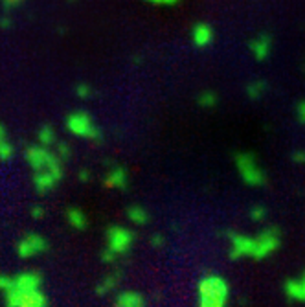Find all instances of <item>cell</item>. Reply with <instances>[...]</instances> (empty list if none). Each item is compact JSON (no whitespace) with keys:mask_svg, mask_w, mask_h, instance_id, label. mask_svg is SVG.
<instances>
[{"mask_svg":"<svg viewBox=\"0 0 305 307\" xmlns=\"http://www.w3.org/2000/svg\"><path fill=\"white\" fill-rule=\"evenodd\" d=\"M24 158L33 171V186L39 195H46L61 182L63 179V162L54 151L42 146H28L24 151Z\"/></svg>","mask_w":305,"mask_h":307,"instance_id":"obj_1","label":"cell"},{"mask_svg":"<svg viewBox=\"0 0 305 307\" xmlns=\"http://www.w3.org/2000/svg\"><path fill=\"white\" fill-rule=\"evenodd\" d=\"M48 303L39 271H22L11 276L4 292V307H48Z\"/></svg>","mask_w":305,"mask_h":307,"instance_id":"obj_2","label":"cell"},{"mask_svg":"<svg viewBox=\"0 0 305 307\" xmlns=\"http://www.w3.org/2000/svg\"><path fill=\"white\" fill-rule=\"evenodd\" d=\"M198 307H228L230 285L219 274H206L197 285Z\"/></svg>","mask_w":305,"mask_h":307,"instance_id":"obj_3","label":"cell"},{"mask_svg":"<svg viewBox=\"0 0 305 307\" xmlns=\"http://www.w3.org/2000/svg\"><path fill=\"white\" fill-rule=\"evenodd\" d=\"M136 241V234L131 228L120 227V225H112L105 230V243L107 247L101 250V261L112 263L118 257L125 256Z\"/></svg>","mask_w":305,"mask_h":307,"instance_id":"obj_4","label":"cell"},{"mask_svg":"<svg viewBox=\"0 0 305 307\" xmlns=\"http://www.w3.org/2000/svg\"><path fill=\"white\" fill-rule=\"evenodd\" d=\"M234 164L239 171L241 181L250 188H261L267 184V173L258 162L254 153L239 151L234 155Z\"/></svg>","mask_w":305,"mask_h":307,"instance_id":"obj_5","label":"cell"},{"mask_svg":"<svg viewBox=\"0 0 305 307\" xmlns=\"http://www.w3.org/2000/svg\"><path fill=\"white\" fill-rule=\"evenodd\" d=\"M65 127L70 135L85 138V140H90V142L103 140V131L99 129V125H97L96 121H94V118L85 111H72L70 114H66Z\"/></svg>","mask_w":305,"mask_h":307,"instance_id":"obj_6","label":"cell"},{"mask_svg":"<svg viewBox=\"0 0 305 307\" xmlns=\"http://www.w3.org/2000/svg\"><path fill=\"white\" fill-rule=\"evenodd\" d=\"M281 247V230L278 227H267L254 236V248H252V259L263 261L267 257L280 250Z\"/></svg>","mask_w":305,"mask_h":307,"instance_id":"obj_7","label":"cell"},{"mask_svg":"<svg viewBox=\"0 0 305 307\" xmlns=\"http://www.w3.org/2000/svg\"><path fill=\"white\" fill-rule=\"evenodd\" d=\"M48 248H50V243L44 236L37 232H28L17 243V256L21 259H31V257L44 254Z\"/></svg>","mask_w":305,"mask_h":307,"instance_id":"obj_8","label":"cell"},{"mask_svg":"<svg viewBox=\"0 0 305 307\" xmlns=\"http://www.w3.org/2000/svg\"><path fill=\"white\" fill-rule=\"evenodd\" d=\"M226 236H228V241H230L228 256L232 261H239V259H244V257H250V259H252L254 237L235 230H228Z\"/></svg>","mask_w":305,"mask_h":307,"instance_id":"obj_9","label":"cell"},{"mask_svg":"<svg viewBox=\"0 0 305 307\" xmlns=\"http://www.w3.org/2000/svg\"><path fill=\"white\" fill-rule=\"evenodd\" d=\"M272 46H274V40H272L270 33H258V35L252 37L248 42V48L256 61L269 59L270 54H272Z\"/></svg>","mask_w":305,"mask_h":307,"instance_id":"obj_10","label":"cell"},{"mask_svg":"<svg viewBox=\"0 0 305 307\" xmlns=\"http://www.w3.org/2000/svg\"><path fill=\"white\" fill-rule=\"evenodd\" d=\"M283 292L290 302L305 303V271L298 278H289L283 283Z\"/></svg>","mask_w":305,"mask_h":307,"instance_id":"obj_11","label":"cell"},{"mask_svg":"<svg viewBox=\"0 0 305 307\" xmlns=\"http://www.w3.org/2000/svg\"><path fill=\"white\" fill-rule=\"evenodd\" d=\"M215 39V31L214 28L206 22H197L191 30V40L197 48H208Z\"/></svg>","mask_w":305,"mask_h":307,"instance_id":"obj_12","label":"cell"},{"mask_svg":"<svg viewBox=\"0 0 305 307\" xmlns=\"http://www.w3.org/2000/svg\"><path fill=\"white\" fill-rule=\"evenodd\" d=\"M105 186L111 188V190H127L129 186V173L125 167L122 166H114L111 167L105 175Z\"/></svg>","mask_w":305,"mask_h":307,"instance_id":"obj_13","label":"cell"},{"mask_svg":"<svg viewBox=\"0 0 305 307\" xmlns=\"http://www.w3.org/2000/svg\"><path fill=\"white\" fill-rule=\"evenodd\" d=\"M112 307H147V300L138 291H122L114 298Z\"/></svg>","mask_w":305,"mask_h":307,"instance_id":"obj_14","label":"cell"},{"mask_svg":"<svg viewBox=\"0 0 305 307\" xmlns=\"http://www.w3.org/2000/svg\"><path fill=\"white\" fill-rule=\"evenodd\" d=\"M122 282V271H114V272H109L107 276L101 278V282L96 285V294L97 296H103V294H109L111 291L120 285Z\"/></svg>","mask_w":305,"mask_h":307,"instance_id":"obj_15","label":"cell"},{"mask_svg":"<svg viewBox=\"0 0 305 307\" xmlns=\"http://www.w3.org/2000/svg\"><path fill=\"white\" fill-rule=\"evenodd\" d=\"M66 219L70 223L72 228H76L77 232H83L88 228V217L87 213L79 208H68L66 210Z\"/></svg>","mask_w":305,"mask_h":307,"instance_id":"obj_16","label":"cell"},{"mask_svg":"<svg viewBox=\"0 0 305 307\" xmlns=\"http://www.w3.org/2000/svg\"><path fill=\"white\" fill-rule=\"evenodd\" d=\"M127 219L136 227H143V225H147L151 221V215L142 204H132V206L127 208Z\"/></svg>","mask_w":305,"mask_h":307,"instance_id":"obj_17","label":"cell"},{"mask_svg":"<svg viewBox=\"0 0 305 307\" xmlns=\"http://www.w3.org/2000/svg\"><path fill=\"white\" fill-rule=\"evenodd\" d=\"M13 156H15V147L11 144L6 127L2 125V121H0V160L10 162Z\"/></svg>","mask_w":305,"mask_h":307,"instance_id":"obj_18","label":"cell"},{"mask_svg":"<svg viewBox=\"0 0 305 307\" xmlns=\"http://www.w3.org/2000/svg\"><path fill=\"white\" fill-rule=\"evenodd\" d=\"M37 142H39V146L42 147H54L57 144V133L56 129L52 125H42L41 129H39V133H37Z\"/></svg>","mask_w":305,"mask_h":307,"instance_id":"obj_19","label":"cell"},{"mask_svg":"<svg viewBox=\"0 0 305 307\" xmlns=\"http://www.w3.org/2000/svg\"><path fill=\"white\" fill-rule=\"evenodd\" d=\"M267 81L263 79H258V81H252V83H248L246 85V96H248V100H260V98H263V94L267 92Z\"/></svg>","mask_w":305,"mask_h":307,"instance_id":"obj_20","label":"cell"},{"mask_svg":"<svg viewBox=\"0 0 305 307\" xmlns=\"http://www.w3.org/2000/svg\"><path fill=\"white\" fill-rule=\"evenodd\" d=\"M217 103H219V96L214 91H204L200 92L197 98V105L202 107V109H214Z\"/></svg>","mask_w":305,"mask_h":307,"instance_id":"obj_21","label":"cell"},{"mask_svg":"<svg viewBox=\"0 0 305 307\" xmlns=\"http://www.w3.org/2000/svg\"><path fill=\"white\" fill-rule=\"evenodd\" d=\"M54 147H56V155L59 156V160L61 162H66L72 156V147L68 146L66 142H57Z\"/></svg>","mask_w":305,"mask_h":307,"instance_id":"obj_22","label":"cell"},{"mask_svg":"<svg viewBox=\"0 0 305 307\" xmlns=\"http://www.w3.org/2000/svg\"><path fill=\"white\" fill-rule=\"evenodd\" d=\"M76 94L79 100H90L94 91H92V86L88 85V83H79V85L76 86Z\"/></svg>","mask_w":305,"mask_h":307,"instance_id":"obj_23","label":"cell"},{"mask_svg":"<svg viewBox=\"0 0 305 307\" xmlns=\"http://www.w3.org/2000/svg\"><path fill=\"white\" fill-rule=\"evenodd\" d=\"M267 208L265 206H261V204H256V206H252L250 208V217L254 219V221H263L265 217H267Z\"/></svg>","mask_w":305,"mask_h":307,"instance_id":"obj_24","label":"cell"},{"mask_svg":"<svg viewBox=\"0 0 305 307\" xmlns=\"http://www.w3.org/2000/svg\"><path fill=\"white\" fill-rule=\"evenodd\" d=\"M151 245L155 248H162L164 245H166V237H164V234H160V232L152 234V236H151Z\"/></svg>","mask_w":305,"mask_h":307,"instance_id":"obj_25","label":"cell"},{"mask_svg":"<svg viewBox=\"0 0 305 307\" xmlns=\"http://www.w3.org/2000/svg\"><path fill=\"white\" fill-rule=\"evenodd\" d=\"M296 116H298V120L305 125V100L298 101V105H296Z\"/></svg>","mask_w":305,"mask_h":307,"instance_id":"obj_26","label":"cell"},{"mask_svg":"<svg viewBox=\"0 0 305 307\" xmlns=\"http://www.w3.org/2000/svg\"><path fill=\"white\" fill-rule=\"evenodd\" d=\"M30 213H31V217H33V219H42V217L46 215V210L41 206V204H37V206H31Z\"/></svg>","mask_w":305,"mask_h":307,"instance_id":"obj_27","label":"cell"},{"mask_svg":"<svg viewBox=\"0 0 305 307\" xmlns=\"http://www.w3.org/2000/svg\"><path fill=\"white\" fill-rule=\"evenodd\" d=\"M24 0H0V4L4 6V10L6 11H10L13 10V8H17V6H21Z\"/></svg>","mask_w":305,"mask_h":307,"instance_id":"obj_28","label":"cell"},{"mask_svg":"<svg viewBox=\"0 0 305 307\" xmlns=\"http://www.w3.org/2000/svg\"><path fill=\"white\" fill-rule=\"evenodd\" d=\"M292 162L294 164H305V149H296L292 153Z\"/></svg>","mask_w":305,"mask_h":307,"instance_id":"obj_29","label":"cell"},{"mask_svg":"<svg viewBox=\"0 0 305 307\" xmlns=\"http://www.w3.org/2000/svg\"><path fill=\"white\" fill-rule=\"evenodd\" d=\"M149 4H155V6H175L178 4L180 0H145Z\"/></svg>","mask_w":305,"mask_h":307,"instance_id":"obj_30","label":"cell"},{"mask_svg":"<svg viewBox=\"0 0 305 307\" xmlns=\"http://www.w3.org/2000/svg\"><path fill=\"white\" fill-rule=\"evenodd\" d=\"M11 24H13V20H11L10 17L6 15V13H4L2 17H0V28H10Z\"/></svg>","mask_w":305,"mask_h":307,"instance_id":"obj_31","label":"cell"},{"mask_svg":"<svg viewBox=\"0 0 305 307\" xmlns=\"http://www.w3.org/2000/svg\"><path fill=\"white\" fill-rule=\"evenodd\" d=\"M79 181L90 182V171H88V169H81V171H79Z\"/></svg>","mask_w":305,"mask_h":307,"instance_id":"obj_32","label":"cell"},{"mask_svg":"<svg viewBox=\"0 0 305 307\" xmlns=\"http://www.w3.org/2000/svg\"><path fill=\"white\" fill-rule=\"evenodd\" d=\"M68 2H74V0H68Z\"/></svg>","mask_w":305,"mask_h":307,"instance_id":"obj_33","label":"cell"}]
</instances>
